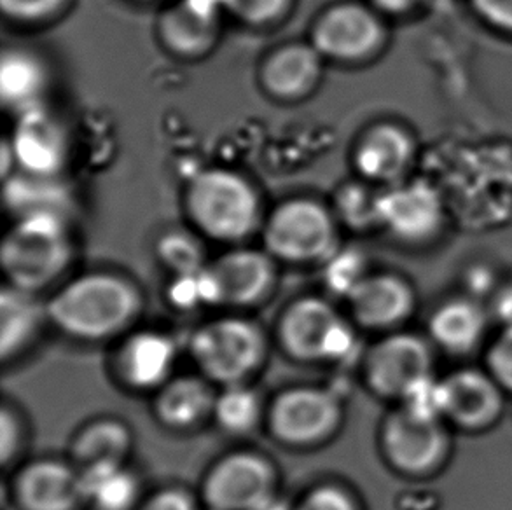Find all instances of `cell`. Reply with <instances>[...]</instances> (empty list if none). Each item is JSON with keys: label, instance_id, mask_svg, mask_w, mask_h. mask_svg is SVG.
<instances>
[{"label": "cell", "instance_id": "836d02e7", "mask_svg": "<svg viewBox=\"0 0 512 510\" xmlns=\"http://www.w3.org/2000/svg\"><path fill=\"white\" fill-rule=\"evenodd\" d=\"M486 371L500 388L512 397V331H499L490 339L485 350Z\"/></svg>", "mask_w": 512, "mask_h": 510}, {"label": "cell", "instance_id": "8992f818", "mask_svg": "<svg viewBox=\"0 0 512 510\" xmlns=\"http://www.w3.org/2000/svg\"><path fill=\"white\" fill-rule=\"evenodd\" d=\"M186 212L201 235L214 242L240 243L259 228L261 201L240 173L208 168L189 182Z\"/></svg>", "mask_w": 512, "mask_h": 510}, {"label": "cell", "instance_id": "277c9868", "mask_svg": "<svg viewBox=\"0 0 512 510\" xmlns=\"http://www.w3.org/2000/svg\"><path fill=\"white\" fill-rule=\"evenodd\" d=\"M72 257L74 245L62 214H34L16 219L0 247V264L7 285L34 294H41L65 275Z\"/></svg>", "mask_w": 512, "mask_h": 510}, {"label": "cell", "instance_id": "9a60e30c", "mask_svg": "<svg viewBox=\"0 0 512 510\" xmlns=\"http://www.w3.org/2000/svg\"><path fill=\"white\" fill-rule=\"evenodd\" d=\"M11 497L18 510H81V472L69 458L42 456L14 470Z\"/></svg>", "mask_w": 512, "mask_h": 510}, {"label": "cell", "instance_id": "4fadbf2b", "mask_svg": "<svg viewBox=\"0 0 512 510\" xmlns=\"http://www.w3.org/2000/svg\"><path fill=\"white\" fill-rule=\"evenodd\" d=\"M179 343L158 329H132L116 341L112 374L130 392L154 393L175 376Z\"/></svg>", "mask_w": 512, "mask_h": 510}, {"label": "cell", "instance_id": "1f68e13d", "mask_svg": "<svg viewBox=\"0 0 512 510\" xmlns=\"http://www.w3.org/2000/svg\"><path fill=\"white\" fill-rule=\"evenodd\" d=\"M326 285L336 296L346 297L362 282V278L369 273L364 262L357 255L336 254L326 262Z\"/></svg>", "mask_w": 512, "mask_h": 510}, {"label": "cell", "instance_id": "2e32d148", "mask_svg": "<svg viewBox=\"0 0 512 510\" xmlns=\"http://www.w3.org/2000/svg\"><path fill=\"white\" fill-rule=\"evenodd\" d=\"M219 306L249 310L263 304L277 285V261L266 250L233 249L208 262Z\"/></svg>", "mask_w": 512, "mask_h": 510}, {"label": "cell", "instance_id": "f546056e", "mask_svg": "<svg viewBox=\"0 0 512 510\" xmlns=\"http://www.w3.org/2000/svg\"><path fill=\"white\" fill-rule=\"evenodd\" d=\"M292 510H364V505L345 484L320 483L292 502Z\"/></svg>", "mask_w": 512, "mask_h": 510}, {"label": "cell", "instance_id": "5bb4252c", "mask_svg": "<svg viewBox=\"0 0 512 510\" xmlns=\"http://www.w3.org/2000/svg\"><path fill=\"white\" fill-rule=\"evenodd\" d=\"M385 37V27L374 11L362 4L343 2L320 14L310 44L324 58L353 63L376 55Z\"/></svg>", "mask_w": 512, "mask_h": 510}, {"label": "cell", "instance_id": "e0dca14e", "mask_svg": "<svg viewBox=\"0 0 512 510\" xmlns=\"http://www.w3.org/2000/svg\"><path fill=\"white\" fill-rule=\"evenodd\" d=\"M492 313L486 304L472 296L444 299L430 311L425 336L437 352L453 359H469L485 352L490 343Z\"/></svg>", "mask_w": 512, "mask_h": 510}, {"label": "cell", "instance_id": "7c38bea8", "mask_svg": "<svg viewBox=\"0 0 512 510\" xmlns=\"http://www.w3.org/2000/svg\"><path fill=\"white\" fill-rule=\"evenodd\" d=\"M345 301L353 324L378 336L406 329L418 310L413 283L390 271L367 273Z\"/></svg>", "mask_w": 512, "mask_h": 510}, {"label": "cell", "instance_id": "3957f363", "mask_svg": "<svg viewBox=\"0 0 512 510\" xmlns=\"http://www.w3.org/2000/svg\"><path fill=\"white\" fill-rule=\"evenodd\" d=\"M357 325L336 304L322 296H303L289 303L278 317V346L301 364H350L360 359Z\"/></svg>", "mask_w": 512, "mask_h": 510}, {"label": "cell", "instance_id": "83f0119b", "mask_svg": "<svg viewBox=\"0 0 512 510\" xmlns=\"http://www.w3.org/2000/svg\"><path fill=\"white\" fill-rule=\"evenodd\" d=\"M266 407L268 402L250 383L221 386L215 395L212 421L224 434L245 437L264 425Z\"/></svg>", "mask_w": 512, "mask_h": 510}, {"label": "cell", "instance_id": "ffe728a7", "mask_svg": "<svg viewBox=\"0 0 512 510\" xmlns=\"http://www.w3.org/2000/svg\"><path fill=\"white\" fill-rule=\"evenodd\" d=\"M219 7L217 0H180L173 4L158 23L163 46L184 58L210 53L219 37Z\"/></svg>", "mask_w": 512, "mask_h": 510}, {"label": "cell", "instance_id": "ab89813d", "mask_svg": "<svg viewBox=\"0 0 512 510\" xmlns=\"http://www.w3.org/2000/svg\"><path fill=\"white\" fill-rule=\"evenodd\" d=\"M259 510H292V504L285 502L284 498L277 497Z\"/></svg>", "mask_w": 512, "mask_h": 510}, {"label": "cell", "instance_id": "7402d4cb", "mask_svg": "<svg viewBox=\"0 0 512 510\" xmlns=\"http://www.w3.org/2000/svg\"><path fill=\"white\" fill-rule=\"evenodd\" d=\"M49 325L46 301L41 294L4 285L0 292V360L13 364L41 338Z\"/></svg>", "mask_w": 512, "mask_h": 510}, {"label": "cell", "instance_id": "8fae6325", "mask_svg": "<svg viewBox=\"0 0 512 510\" xmlns=\"http://www.w3.org/2000/svg\"><path fill=\"white\" fill-rule=\"evenodd\" d=\"M507 399L485 367H458L437 380V413L455 434L493 432L506 416Z\"/></svg>", "mask_w": 512, "mask_h": 510}, {"label": "cell", "instance_id": "d4e9b609", "mask_svg": "<svg viewBox=\"0 0 512 510\" xmlns=\"http://www.w3.org/2000/svg\"><path fill=\"white\" fill-rule=\"evenodd\" d=\"M133 442L128 423L114 416H102L77 430L70 441L69 460L77 469L98 463H128Z\"/></svg>", "mask_w": 512, "mask_h": 510}, {"label": "cell", "instance_id": "4dcf8cb0", "mask_svg": "<svg viewBox=\"0 0 512 510\" xmlns=\"http://www.w3.org/2000/svg\"><path fill=\"white\" fill-rule=\"evenodd\" d=\"M226 13L252 27H264L280 20L292 0H217Z\"/></svg>", "mask_w": 512, "mask_h": 510}, {"label": "cell", "instance_id": "f1b7e54d", "mask_svg": "<svg viewBox=\"0 0 512 510\" xmlns=\"http://www.w3.org/2000/svg\"><path fill=\"white\" fill-rule=\"evenodd\" d=\"M158 257L161 264L173 276H184L196 273L205 268V252L196 238L186 233H168L158 243Z\"/></svg>", "mask_w": 512, "mask_h": 510}, {"label": "cell", "instance_id": "d590c367", "mask_svg": "<svg viewBox=\"0 0 512 510\" xmlns=\"http://www.w3.org/2000/svg\"><path fill=\"white\" fill-rule=\"evenodd\" d=\"M201 500L184 486H163L142 498L137 510H201Z\"/></svg>", "mask_w": 512, "mask_h": 510}, {"label": "cell", "instance_id": "9c48e42d", "mask_svg": "<svg viewBox=\"0 0 512 510\" xmlns=\"http://www.w3.org/2000/svg\"><path fill=\"white\" fill-rule=\"evenodd\" d=\"M263 243L277 262L324 264L338 252L336 222L317 201H285L266 219Z\"/></svg>", "mask_w": 512, "mask_h": 510}, {"label": "cell", "instance_id": "d6a6232c", "mask_svg": "<svg viewBox=\"0 0 512 510\" xmlns=\"http://www.w3.org/2000/svg\"><path fill=\"white\" fill-rule=\"evenodd\" d=\"M25 439L27 432L21 414L16 411V407L4 400L0 411V460L4 469H9L20 458L21 451L25 448Z\"/></svg>", "mask_w": 512, "mask_h": 510}, {"label": "cell", "instance_id": "f35d334b", "mask_svg": "<svg viewBox=\"0 0 512 510\" xmlns=\"http://www.w3.org/2000/svg\"><path fill=\"white\" fill-rule=\"evenodd\" d=\"M373 6L388 14H404L411 11L420 0H371Z\"/></svg>", "mask_w": 512, "mask_h": 510}, {"label": "cell", "instance_id": "484cf974", "mask_svg": "<svg viewBox=\"0 0 512 510\" xmlns=\"http://www.w3.org/2000/svg\"><path fill=\"white\" fill-rule=\"evenodd\" d=\"M79 472L84 504L91 510H137L144 498L128 463H98Z\"/></svg>", "mask_w": 512, "mask_h": 510}, {"label": "cell", "instance_id": "ba28073f", "mask_svg": "<svg viewBox=\"0 0 512 510\" xmlns=\"http://www.w3.org/2000/svg\"><path fill=\"white\" fill-rule=\"evenodd\" d=\"M345 421V404L331 386L299 385L278 392L264 427L285 448L312 449L331 441Z\"/></svg>", "mask_w": 512, "mask_h": 510}, {"label": "cell", "instance_id": "cb8c5ba5", "mask_svg": "<svg viewBox=\"0 0 512 510\" xmlns=\"http://www.w3.org/2000/svg\"><path fill=\"white\" fill-rule=\"evenodd\" d=\"M415 156V142L406 130L380 123L367 130L353 152L357 172L373 182H394L408 170Z\"/></svg>", "mask_w": 512, "mask_h": 510}, {"label": "cell", "instance_id": "30bf717a", "mask_svg": "<svg viewBox=\"0 0 512 510\" xmlns=\"http://www.w3.org/2000/svg\"><path fill=\"white\" fill-rule=\"evenodd\" d=\"M278 483L270 456L236 449L208 467L198 497L205 510H259L278 497Z\"/></svg>", "mask_w": 512, "mask_h": 510}, {"label": "cell", "instance_id": "e575fe53", "mask_svg": "<svg viewBox=\"0 0 512 510\" xmlns=\"http://www.w3.org/2000/svg\"><path fill=\"white\" fill-rule=\"evenodd\" d=\"M69 0H0V9L9 20L39 23L60 13Z\"/></svg>", "mask_w": 512, "mask_h": 510}, {"label": "cell", "instance_id": "7a4b0ae2", "mask_svg": "<svg viewBox=\"0 0 512 510\" xmlns=\"http://www.w3.org/2000/svg\"><path fill=\"white\" fill-rule=\"evenodd\" d=\"M455 432L432 409L395 404L378 430L381 460L397 476L430 481L450 467Z\"/></svg>", "mask_w": 512, "mask_h": 510}, {"label": "cell", "instance_id": "52a82bcc", "mask_svg": "<svg viewBox=\"0 0 512 510\" xmlns=\"http://www.w3.org/2000/svg\"><path fill=\"white\" fill-rule=\"evenodd\" d=\"M436 355L429 338L418 332L383 334L364 348L360 378L376 399L402 404L437 380Z\"/></svg>", "mask_w": 512, "mask_h": 510}, {"label": "cell", "instance_id": "44dd1931", "mask_svg": "<svg viewBox=\"0 0 512 510\" xmlns=\"http://www.w3.org/2000/svg\"><path fill=\"white\" fill-rule=\"evenodd\" d=\"M217 388L200 373L175 374L153 393V416L172 432H193L212 420Z\"/></svg>", "mask_w": 512, "mask_h": 510}, {"label": "cell", "instance_id": "74e56055", "mask_svg": "<svg viewBox=\"0 0 512 510\" xmlns=\"http://www.w3.org/2000/svg\"><path fill=\"white\" fill-rule=\"evenodd\" d=\"M488 308L493 322L500 325V331H512V283H507L495 294Z\"/></svg>", "mask_w": 512, "mask_h": 510}, {"label": "cell", "instance_id": "4316f807", "mask_svg": "<svg viewBox=\"0 0 512 510\" xmlns=\"http://www.w3.org/2000/svg\"><path fill=\"white\" fill-rule=\"evenodd\" d=\"M48 86V72L28 49H6L0 62V95L9 109L25 112L39 105Z\"/></svg>", "mask_w": 512, "mask_h": 510}, {"label": "cell", "instance_id": "5b68a950", "mask_svg": "<svg viewBox=\"0 0 512 510\" xmlns=\"http://www.w3.org/2000/svg\"><path fill=\"white\" fill-rule=\"evenodd\" d=\"M268 350L263 327L243 315L212 318L187 339L196 371L217 388L250 383L266 364Z\"/></svg>", "mask_w": 512, "mask_h": 510}, {"label": "cell", "instance_id": "603a6c76", "mask_svg": "<svg viewBox=\"0 0 512 510\" xmlns=\"http://www.w3.org/2000/svg\"><path fill=\"white\" fill-rule=\"evenodd\" d=\"M322 58L312 44H287L261 65L264 91L278 100H298L312 93L322 76Z\"/></svg>", "mask_w": 512, "mask_h": 510}, {"label": "cell", "instance_id": "8d00e7d4", "mask_svg": "<svg viewBox=\"0 0 512 510\" xmlns=\"http://www.w3.org/2000/svg\"><path fill=\"white\" fill-rule=\"evenodd\" d=\"M471 4L488 25L512 34V0H471Z\"/></svg>", "mask_w": 512, "mask_h": 510}, {"label": "cell", "instance_id": "ac0fdd59", "mask_svg": "<svg viewBox=\"0 0 512 510\" xmlns=\"http://www.w3.org/2000/svg\"><path fill=\"white\" fill-rule=\"evenodd\" d=\"M443 219L441 198L427 182H409L378 194L380 226L401 242H429L439 233Z\"/></svg>", "mask_w": 512, "mask_h": 510}, {"label": "cell", "instance_id": "d6986e66", "mask_svg": "<svg viewBox=\"0 0 512 510\" xmlns=\"http://www.w3.org/2000/svg\"><path fill=\"white\" fill-rule=\"evenodd\" d=\"M14 163L32 177L53 179L67 159V137L62 125L42 107L20 112L11 138Z\"/></svg>", "mask_w": 512, "mask_h": 510}, {"label": "cell", "instance_id": "6da1fadb", "mask_svg": "<svg viewBox=\"0 0 512 510\" xmlns=\"http://www.w3.org/2000/svg\"><path fill=\"white\" fill-rule=\"evenodd\" d=\"M144 306L139 285L111 271L74 276L46 299L49 327L88 345L123 338L135 329Z\"/></svg>", "mask_w": 512, "mask_h": 510}]
</instances>
